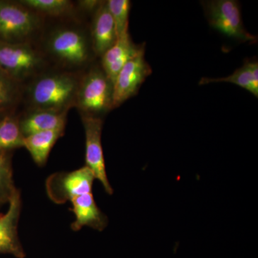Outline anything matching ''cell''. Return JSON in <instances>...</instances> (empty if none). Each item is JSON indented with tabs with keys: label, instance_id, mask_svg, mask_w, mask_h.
Returning a JSON list of instances; mask_svg holds the SVG:
<instances>
[{
	"label": "cell",
	"instance_id": "obj_10",
	"mask_svg": "<svg viewBox=\"0 0 258 258\" xmlns=\"http://www.w3.org/2000/svg\"><path fill=\"white\" fill-rule=\"evenodd\" d=\"M21 210V194L17 189L10 198L7 212L0 213V254H10L15 258L26 257L18 235Z\"/></svg>",
	"mask_w": 258,
	"mask_h": 258
},
{
	"label": "cell",
	"instance_id": "obj_11",
	"mask_svg": "<svg viewBox=\"0 0 258 258\" xmlns=\"http://www.w3.org/2000/svg\"><path fill=\"white\" fill-rule=\"evenodd\" d=\"M144 49L145 44L137 45L132 41L128 30L117 37L115 43L101 57L102 69L113 84L122 68Z\"/></svg>",
	"mask_w": 258,
	"mask_h": 258
},
{
	"label": "cell",
	"instance_id": "obj_22",
	"mask_svg": "<svg viewBox=\"0 0 258 258\" xmlns=\"http://www.w3.org/2000/svg\"><path fill=\"white\" fill-rule=\"evenodd\" d=\"M101 1H95V0H86V1H80L79 5L83 9L88 10V11H95L101 5Z\"/></svg>",
	"mask_w": 258,
	"mask_h": 258
},
{
	"label": "cell",
	"instance_id": "obj_18",
	"mask_svg": "<svg viewBox=\"0 0 258 258\" xmlns=\"http://www.w3.org/2000/svg\"><path fill=\"white\" fill-rule=\"evenodd\" d=\"M19 3L37 14L52 17L69 15L74 10V3L69 0H21Z\"/></svg>",
	"mask_w": 258,
	"mask_h": 258
},
{
	"label": "cell",
	"instance_id": "obj_15",
	"mask_svg": "<svg viewBox=\"0 0 258 258\" xmlns=\"http://www.w3.org/2000/svg\"><path fill=\"white\" fill-rule=\"evenodd\" d=\"M64 129H56L31 134L25 137L24 148L28 151L37 166H45L52 147L64 135Z\"/></svg>",
	"mask_w": 258,
	"mask_h": 258
},
{
	"label": "cell",
	"instance_id": "obj_12",
	"mask_svg": "<svg viewBox=\"0 0 258 258\" xmlns=\"http://www.w3.org/2000/svg\"><path fill=\"white\" fill-rule=\"evenodd\" d=\"M117 40L116 31L106 2L94 11L91 28V42L95 55L101 57Z\"/></svg>",
	"mask_w": 258,
	"mask_h": 258
},
{
	"label": "cell",
	"instance_id": "obj_24",
	"mask_svg": "<svg viewBox=\"0 0 258 258\" xmlns=\"http://www.w3.org/2000/svg\"><path fill=\"white\" fill-rule=\"evenodd\" d=\"M2 207L3 206H2V205H0V209H1Z\"/></svg>",
	"mask_w": 258,
	"mask_h": 258
},
{
	"label": "cell",
	"instance_id": "obj_20",
	"mask_svg": "<svg viewBox=\"0 0 258 258\" xmlns=\"http://www.w3.org/2000/svg\"><path fill=\"white\" fill-rule=\"evenodd\" d=\"M19 93L18 81L0 69V114H8L7 112L18 101Z\"/></svg>",
	"mask_w": 258,
	"mask_h": 258
},
{
	"label": "cell",
	"instance_id": "obj_23",
	"mask_svg": "<svg viewBox=\"0 0 258 258\" xmlns=\"http://www.w3.org/2000/svg\"><path fill=\"white\" fill-rule=\"evenodd\" d=\"M7 114H0V120L3 119V118Z\"/></svg>",
	"mask_w": 258,
	"mask_h": 258
},
{
	"label": "cell",
	"instance_id": "obj_9",
	"mask_svg": "<svg viewBox=\"0 0 258 258\" xmlns=\"http://www.w3.org/2000/svg\"><path fill=\"white\" fill-rule=\"evenodd\" d=\"M152 74V68L145 59L144 49L131 59L117 75L113 84V108L136 96Z\"/></svg>",
	"mask_w": 258,
	"mask_h": 258
},
{
	"label": "cell",
	"instance_id": "obj_5",
	"mask_svg": "<svg viewBox=\"0 0 258 258\" xmlns=\"http://www.w3.org/2000/svg\"><path fill=\"white\" fill-rule=\"evenodd\" d=\"M47 49L55 59L70 66L86 63L93 51L84 32L73 28L59 29L53 32L47 42Z\"/></svg>",
	"mask_w": 258,
	"mask_h": 258
},
{
	"label": "cell",
	"instance_id": "obj_13",
	"mask_svg": "<svg viewBox=\"0 0 258 258\" xmlns=\"http://www.w3.org/2000/svg\"><path fill=\"white\" fill-rule=\"evenodd\" d=\"M76 220L71 224V229L76 232L83 227L103 231L108 223V217L98 208L93 193L81 195L71 200Z\"/></svg>",
	"mask_w": 258,
	"mask_h": 258
},
{
	"label": "cell",
	"instance_id": "obj_1",
	"mask_svg": "<svg viewBox=\"0 0 258 258\" xmlns=\"http://www.w3.org/2000/svg\"><path fill=\"white\" fill-rule=\"evenodd\" d=\"M80 80L71 74L47 75L35 80L29 88L33 109L69 111L76 106Z\"/></svg>",
	"mask_w": 258,
	"mask_h": 258
},
{
	"label": "cell",
	"instance_id": "obj_14",
	"mask_svg": "<svg viewBox=\"0 0 258 258\" xmlns=\"http://www.w3.org/2000/svg\"><path fill=\"white\" fill-rule=\"evenodd\" d=\"M68 111L32 109L21 118L19 124L24 137L45 131L64 129Z\"/></svg>",
	"mask_w": 258,
	"mask_h": 258
},
{
	"label": "cell",
	"instance_id": "obj_16",
	"mask_svg": "<svg viewBox=\"0 0 258 258\" xmlns=\"http://www.w3.org/2000/svg\"><path fill=\"white\" fill-rule=\"evenodd\" d=\"M230 83L247 90L256 98L258 97V61L246 60L243 66L236 70L230 76L224 78H203L199 85L214 83Z\"/></svg>",
	"mask_w": 258,
	"mask_h": 258
},
{
	"label": "cell",
	"instance_id": "obj_6",
	"mask_svg": "<svg viewBox=\"0 0 258 258\" xmlns=\"http://www.w3.org/2000/svg\"><path fill=\"white\" fill-rule=\"evenodd\" d=\"M42 64L41 55L27 42L0 41V69L18 82L35 74Z\"/></svg>",
	"mask_w": 258,
	"mask_h": 258
},
{
	"label": "cell",
	"instance_id": "obj_19",
	"mask_svg": "<svg viewBox=\"0 0 258 258\" xmlns=\"http://www.w3.org/2000/svg\"><path fill=\"white\" fill-rule=\"evenodd\" d=\"M13 154L0 152V205L9 203L18 188L13 179Z\"/></svg>",
	"mask_w": 258,
	"mask_h": 258
},
{
	"label": "cell",
	"instance_id": "obj_7",
	"mask_svg": "<svg viewBox=\"0 0 258 258\" xmlns=\"http://www.w3.org/2000/svg\"><path fill=\"white\" fill-rule=\"evenodd\" d=\"M95 179L94 174L86 166L71 172L55 173L47 178V194L52 202L61 205L92 192Z\"/></svg>",
	"mask_w": 258,
	"mask_h": 258
},
{
	"label": "cell",
	"instance_id": "obj_8",
	"mask_svg": "<svg viewBox=\"0 0 258 258\" xmlns=\"http://www.w3.org/2000/svg\"><path fill=\"white\" fill-rule=\"evenodd\" d=\"M86 136V166L103 185L108 195H113V189L107 176L106 164L102 148L101 135L103 121L100 116L81 115Z\"/></svg>",
	"mask_w": 258,
	"mask_h": 258
},
{
	"label": "cell",
	"instance_id": "obj_4",
	"mask_svg": "<svg viewBox=\"0 0 258 258\" xmlns=\"http://www.w3.org/2000/svg\"><path fill=\"white\" fill-rule=\"evenodd\" d=\"M205 14L212 28L242 42H254L257 37L249 33L242 23L240 5L235 0L204 2Z\"/></svg>",
	"mask_w": 258,
	"mask_h": 258
},
{
	"label": "cell",
	"instance_id": "obj_21",
	"mask_svg": "<svg viewBox=\"0 0 258 258\" xmlns=\"http://www.w3.org/2000/svg\"><path fill=\"white\" fill-rule=\"evenodd\" d=\"M107 8L113 18L117 37L128 30V18L131 3L128 0H108Z\"/></svg>",
	"mask_w": 258,
	"mask_h": 258
},
{
	"label": "cell",
	"instance_id": "obj_17",
	"mask_svg": "<svg viewBox=\"0 0 258 258\" xmlns=\"http://www.w3.org/2000/svg\"><path fill=\"white\" fill-rule=\"evenodd\" d=\"M24 140L18 117L8 113L0 120V152L23 148Z\"/></svg>",
	"mask_w": 258,
	"mask_h": 258
},
{
	"label": "cell",
	"instance_id": "obj_3",
	"mask_svg": "<svg viewBox=\"0 0 258 258\" xmlns=\"http://www.w3.org/2000/svg\"><path fill=\"white\" fill-rule=\"evenodd\" d=\"M36 13L19 2L0 0V41L24 43L38 30Z\"/></svg>",
	"mask_w": 258,
	"mask_h": 258
},
{
	"label": "cell",
	"instance_id": "obj_2",
	"mask_svg": "<svg viewBox=\"0 0 258 258\" xmlns=\"http://www.w3.org/2000/svg\"><path fill=\"white\" fill-rule=\"evenodd\" d=\"M113 89L103 70L94 68L80 81L76 106L82 115L99 116L113 109Z\"/></svg>",
	"mask_w": 258,
	"mask_h": 258
}]
</instances>
